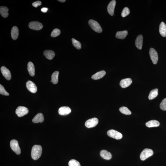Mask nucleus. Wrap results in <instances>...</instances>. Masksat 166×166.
I'll list each match as a JSON object with an SVG mask.
<instances>
[{
    "label": "nucleus",
    "instance_id": "nucleus-1",
    "mask_svg": "<svg viewBox=\"0 0 166 166\" xmlns=\"http://www.w3.org/2000/svg\"><path fill=\"white\" fill-rule=\"evenodd\" d=\"M42 148L41 146L39 145H35L32 148L31 156L33 160L39 159L41 155Z\"/></svg>",
    "mask_w": 166,
    "mask_h": 166
},
{
    "label": "nucleus",
    "instance_id": "nucleus-2",
    "mask_svg": "<svg viewBox=\"0 0 166 166\" xmlns=\"http://www.w3.org/2000/svg\"><path fill=\"white\" fill-rule=\"evenodd\" d=\"M88 23L91 28L96 32L101 33L102 32V29L101 26L97 21L91 19L89 20Z\"/></svg>",
    "mask_w": 166,
    "mask_h": 166
},
{
    "label": "nucleus",
    "instance_id": "nucleus-3",
    "mask_svg": "<svg viewBox=\"0 0 166 166\" xmlns=\"http://www.w3.org/2000/svg\"><path fill=\"white\" fill-rule=\"evenodd\" d=\"M10 148L16 154L19 155L21 153V149L20 148L18 141L16 140L13 139L10 141Z\"/></svg>",
    "mask_w": 166,
    "mask_h": 166
},
{
    "label": "nucleus",
    "instance_id": "nucleus-4",
    "mask_svg": "<svg viewBox=\"0 0 166 166\" xmlns=\"http://www.w3.org/2000/svg\"><path fill=\"white\" fill-rule=\"evenodd\" d=\"M153 152L151 149H145L141 152L140 155V158L141 160L144 161L153 155Z\"/></svg>",
    "mask_w": 166,
    "mask_h": 166
},
{
    "label": "nucleus",
    "instance_id": "nucleus-5",
    "mask_svg": "<svg viewBox=\"0 0 166 166\" xmlns=\"http://www.w3.org/2000/svg\"><path fill=\"white\" fill-rule=\"evenodd\" d=\"M107 134L110 137L117 140L121 139L123 137V135L121 133L114 129H110L108 131Z\"/></svg>",
    "mask_w": 166,
    "mask_h": 166
},
{
    "label": "nucleus",
    "instance_id": "nucleus-6",
    "mask_svg": "<svg viewBox=\"0 0 166 166\" xmlns=\"http://www.w3.org/2000/svg\"><path fill=\"white\" fill-rule=\"evenodd\" d=\"M27 108L24 106H19L18 107L16 111V113L19 117H22L28 113Z\"/></svg>",
    "mask_w": 166,
    "mask_h": 166
},
{
    "label": "nucleus",
    "instance_id": "nucleus-7",
    "mask_svg": "<svg viewBox=\"0 0 166 166\" xmlns=\"http://www.w3.org/2000/svg\"><path fill=\"white\" fill-rule=\"evenodd\" d=\"M149 54L152 62L154 64H156L157 63L158 59V55L157 51L154 49L151 48L149 51Z\"/></svg>",
    "mask_w": 166,
    "mask_h": 166
},
{
    "label": "nucleus",
    "instance_id": "nucleus-8",
    "mask_svg": "<svg viewBox=\"0 0 166 166\" xmlns=\"http://www.w3.org/2000/svg\"><path fill=\"white\" fill-rule=\"evenodd\" d=\"M98 120L97 118H94L90 119L86 121L85 123V125L88 128H93L98 124Z\"/></svg>",
    "mask_w": 166,
    "mask_h": 166
},
{
    "label": "nucleus",
    "instance_id": "nucleus-9",
    "mask_svg": "<svg viewBox=\"0 0 166 166\" xmlns=\"http://www.w3.org/2000/svg\"><path fill=\"white\" fill-rule=\"evenodd\" d=\"M29 27L32 29L39 30L42 29L43 26L41 23L37 21L30 22L29 24Z\"/></svg>",
    "mask_w": 166,
    "mask_h": 166
},
{
    "label": "nucleus",
    "instance_id": "nucleus-10",
    "mask_svg": "<svg viewBox=\"0 0 166 166\" xmlns=\"http://www.w3.org/2000/svg\"><path fill=\"white\" fill-rule=\"evenodd\" d=\"M26 86L29 91L30 92L35 93L37 92V88L35 84L30 81H28L26 83Z\"/></svg>",
    "mask_w": 166,
    "mask_h": 166
},
{
    "label": "nucleus",
    "instance_id": "nucleus-11",
    "mask_svg": "<svg viewBox=\"0 0 166 166\" xmlns=\"http://www.w3.org/2000/svg\"><path fill=\"white\" fill-rule=\"evenodd\" d=\"M1 73L3 76L7 80H9L11 79L12 76L10 71L5 67L2 66L1 68Z\"/></svg>",
    "mask_w": 166,
    "mask_h": 166
},
{
    "label": "nucleus",
    "instance_id": "nucleus-12",
    "mask_svg": "<svg viewBox=\"0 0 166 166\" xmlns=\"http://www.w3.org/2000/svg\"><path fill=\"white\" fill-rule=\"evenodd\" d=\"M116 4V1L115 0H113L109 3L108 6L107 11L109 14L111 16H113L114 15Z\"/></svg>",
    "mask_w": 166,
    "mask_h": 166
},
{
    "label": "nucleus",
    "instance_id": "nucleus-13",
    "mask_svg": "<svg viewBox=\"0 0 166 166\" xmlns=\"http://www.w3.org/2000/svg\"><path fill=\"white\" fill-rule=\"evenodd\" d=\"M71 110L70 108L68 106H62L59 108V113L61 115H67L71 113Z\"/></svg>",
    "mask_w": 166,
    "mask_h": 166
},
{
    "label": "nucleus",
    "instance_id": "nucleus-14",
    "mask_svg": "<svg viewBox=\"0 0 166 166\" xmlns=\"http://www.w3.org/2000/svg\"><path fill=\"white\" fill-rule=\"evenodd\" d=\"M132 80L130 78L123 79L120 83V86L123 88H126L129 86L132 83Z\"/></svg>",
    "mask_w": 166,
    "mask_h": 166
},
{
    "label": "nucleus",
    "instance_id": "nucleus-15",
    "mask_svg": "<svg viewBox=\"0 0 166 166\" xmlns=\"http://www.w3.org/2000/svg\"><path fill=\"white\" fill-rule=\"evenodd\" d=\"M143 40V36L141 35H139L136 38L135 42V45L138 49L141 50L142 48Z\"/></svg>",
    "mask_w": 166,
    "mask_h": 166
},
{
    "label": "nucleus",
    "instance_id": "nucleus-16",
    "mask_svg": "<svg viewBox=\"0 0 166 166\" xmlns=\"http://www.w3.org/2000/svg\"><path fill=\"white\" fill-rule=\"evenodd\" d=\"M44 120V116L42 113H38L36 115L34 118L33 119L32 122L34 123H42L43 122Z\"/></svg>",
    "mask_w": 166,
    "mask_h": 166
},
{
    "label": "nucleus",
    "instance_id": "nucleus-17",
    "mask_svg": "<svg viewBox=\"0 0 166 166\" xmlns=\"http://www.w3.org/2000/svg\"><path fill=\"white\" fill-rule=\"evenodd\" d=\"M100 155L103 159L106 160H110L112 158V155L110 152L105 150H101L100 152Z\"/></svg>",
    "mask_w": 166,
    "mask_h": 166
},
{
    "label": "nucleus",
    "instance_id": "nucleus-18",
    "mask_svg": "<svg viewBox=\"0 0 166 166\" xmlns=\"http://www.w3.org/2000/svg\"><path fill=\"white\" fill-rule=\"evenodd\" d=\"M106 74V71H99L93 75L91 78L94 80H98L99 79L102 78Z\"/></svg>",
    "mask_w": 166,
    "mask_h": 166
},
{
    "label": "nucleus",
    "instance_id": "nucleus-19",
    "mask_svg": "<svg viewBox=\"0 0 166 166\" xmlns=\"http://www.w3.org/2000/svg\"><path fill=\"white\" fill-rule=\"evenodd\" d=\"M159 31L161 36L163 37H166V25L164 22H161L160 24Z\"/></svg>",
    "mask_w": 166,
    "mask_h": 166
},
{
    "label": "nucleus",
    "instance_id": "nucleus-20",
    "mask_svg": "<svg viewBox=\"0 0 166 166\" xmlns=\"http://www.w3.org/2000/svg\"><path fill=\"white\" fill-rule=\"evenodd\" d=\"M11 36L12 38L14 40L17 39L19 36V30L18 27L16 26H14L12 28L11 32Z\"/></svg>",
    "mask_w": 166,
    "mask_h": 166
},
{
    "label": "nucleus",
    "instance_id": "nucleus-21",
    "mask_svg": "<svg viewBox=\"0 0 166 166\" xmlns=\"http://www.w3.org/2000/svg\"><path fill=\"white\" fill-rule=\"evenodd\" d=\"M27 70L30 75L31 76H33L35 74V68L32 62H29L27 64Z\"/></svg>",
    "mask_w": 166,
    "mask_h": 166
},
{
    "label": "nucleus",
    "instance_id": "nucleus-22",
    "mask_svg": "<svg viewBox=\"0 0 166 166\" xmlns=\"http://www.w3.org/2000/svg\"><path fill=\"white\" fill-rule=\"evenodd\" d=\"M43 54L45 57L49 60L52 59L55 55L54 52L51 50H45Z\"/></svg>",
    "mask_w": 166,
    "mask_h": 166
},
{
    "label": "nucleus",
    "instance_id": "nucleus-23",
    "mask_svg": "<svg viewBox=\"0 0 166 166\" xmlns=\"http://www.w3.org/2000/svg\"><path fill=\"white\" fill-rule=\"evenodd\" d=\"M146 126L149 128L158 127L160 125L159 121L156 120H152L146 123Z\"/></svg>",
    "mask_w": 166,
    "mask_h": 166
},
{
    "label": "nucleus",
    "instance_id": "nucleus-24",
    "mask_svg": "<svg viewBox=\"0 0 166 166\" xmlns=\"http://www.w3.org/2000/svg\"><path fill=\"white\" fill-rule=\"evenodd\" d=\"M9 9L7 7L4 6L0 7V13L3 17L6 18L8 16Z\"/></svg>",
    "mask_w": 166,
    "mask_h": 166
},
{
    "label": "nucleus",
    "instance_id": "nucleus-25",
    "mask_svg": "<svg viewBox=\"0 0 166 166\" xmlns=\"http://www.w3.org/2000/svg\"><path fill=\"white\" fill-rule=\"evenodd\" d=\"M128 34L127 30L118 31L116 35V37L117 39H124L126 37Z\"/></svg>",
    "mask_w": 166,
    "mask_h": 166
},
{
    "label": "nucleus",
    "instance_id": "nucleus-26",
    "mask_svg": "<svg viewBox=\"0 0 166 166\" xmlns=\"http://www.w3.org/2000/svg\"><path fill=\"white\" fill-rule=\"evenodd\" d=\"M59 74L58 71H56L53 73L51 75L52 82L54 84H56L58 82Z\"/></svg>",
    "mask_w": 166,
    "mask_h": 166
},
{
    "label": "nucleus",
    "instance_id": "nucleus-27",
    "mask_svg": "<svg viewBox=\"0 0 166 166\" xmlns=\"http://www.w3.org/2000/svg\"><path fill=\"white\" fill-rule=\"evenodd\" d=\"M158 89L152 90L149 94L148 96L149 99L150 100L153 99L157 96L158 94Z\"/></svg>",
    "mask_w": 166,
    "mask_h": 166
},
{
    "label": "nucleus",
    "instance_id": "nucleus-28",
    "mask_svg": "<svg viewBox=\"0 0 166 166\" xmlns=\"http://www.w3.org/2000/svg\"><path fill=\"white\" fill-rule=\"evenodd\" d=\"M120 112L121 113L125 115H130L131 112L127 107L123 106L120 107L119 109Z\"/></svg>",
    "mask_w": 166,
    "mask_h": 166
},
{
    "label": "nucleus",
    "instance_id": "nucleus-29",
    "mask_svg": "<svg viewBox=\"0 0 166 166\" xmlns=\"http://www.w3.org/2000/svg\"><path fill=\"white\" fill-rule=\"evenodd\" d=\"M72 44L73 46L78 50H80L81 48V45L80 42L75 39H72Z\"/></svg>",
    "mask_w": 166,
    "mask_h": 166
},
{
    "label": "nucleus",
    "instance_id": "nucleus-30",
    "mask_svg": "<svg viewBox=\"0 0 166 166\" xmlns=\"http://www.w3.org/2000/svg\"><path fill=\"white\" fill-rule=\"evenodd\" d=\"M60 30L57 28L55 29L52 32L51 36L52 37H57L60 35Z\"/></svg>",
    "mask_w": 166,
    "mask_h": 166
},
{
    "label": "nucleus",
    "instance_id": "nucleus-31",
    "mask_svg": "<svg viewBox=\"0 0 166 166\" xmlns=\"http://www.w3.org/2000/svg\"><path fill=\"white\" fill-rule=\"evenodd\" d=\"M69 166H81L79 162L75 160H71L68 163Z\"/></svg>",
    "mask_w": 166,
    "mask_h": 166
},
{
    "label": "nucleus",
    "instance_id": "nucleus-32",
    "mask_svg": "<svg viewBox=\"0 0 166 166\" xmlns=\"http://www.w3.org/2000/svg\"><path fill=\"white\" fill-rule=\"evenodd\" d=\"M129 13H130V10L129 8L127 7H125L123 9L121 12V16L122 17H125L129 15Z\"/></svg>",
    "mask_w": 166,
    "mask_h": 166
},
{
    "label": "nucleus",
    "instance_id": "nucleus-33",
    "mask_svg": "<svg viewBox=\"0 0 166 166\" xmlns=\"http://www.w3.org/2000/svg\"><path fill=\"white\" fill-rule=\"evenodd\" d=\"M0 94L2 95L9 96V94L5 90L4 87L1 84L0 85Z\"/></svg>",
    "mask_w": 166,
    "mask_h": 166
},
{
    "label": "nucleus",
    "instance_id": "nucleus-34",
    "mask_svg": "<svg viewBox=\"0 0 166 166\" xmlns=\"http://www.w3.org/2000/svg\"><path fill=\"white\" fill-rule=\"evenodd\" d=\"M160 108L163 110H166V98L163 100L160 103Z\"/></svg>",
    "mask_w": 166,
    "mask_h": 166
},
{
    "label": "nucleus",
    "instance_id": "nucleus-35",
    "mask_svg": "<svg viewBox=\"0 0 166 166\" xmlns=\"http://www.w3.org/2000/svg\"><path fill=\"white\" fill-rule=\"evenodd\" d=\"M42 3L40 1H36L32 4V6L33 7H37L38 6L41 5Z\"/></svg>",
    "mask_w": 166,
    "mask_h": 166
},
{
    "label": "nucleus",
    "instance_id": "nucleus-36",
    "mask_svg": "<svg viewBox=\"0 0 166 166\" xmlns=\"http://www.w3.org/2000/svg\"><path fill=\"white\" fill-rule=\"evenodd\" d=\"M48 10V8L46 7H43L41 9V10L42 12L44 13H46Z\"/></svg>",
    "mask_w": 166,
    "mask_h": 166
},
{
    "label": "nucleus",
    "instance_id": "nucleus-37",
    "mask_svg": "<svg viewBox=\"0 0 166 166\" xmlns=\"http://www.w3.org/2000/svg\"><path fill=\"white\" fill-rule=\"evenodd\" d=\"M59 1V2H60L63 3L65 2V0H59V1Z\"/></svg>",
    "mask_w": 166,
    "mask_h": 166
}]
</instances>
